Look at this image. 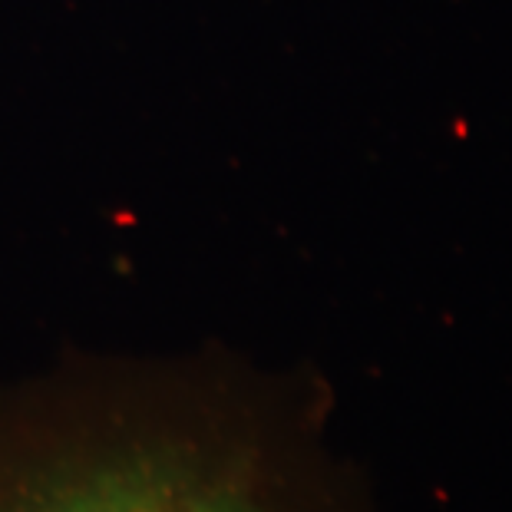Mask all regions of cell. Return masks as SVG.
Segmentation results:
<instances>
[{
  "mask_svg": "<svg viewBox=\"0 0 512 512\" xmlns=\"http://www.w3.org/2000/svg\"><path fill=\"white\" fill-rule=\"evenodd\" d=\"M0 512H380L324 397L225 347L0 380Z\"/></svg>",
  "mask_w": 512,
  "mask_h": 512,
  "instance_id": "1",
  "label": "cell"
}]
</instances>
